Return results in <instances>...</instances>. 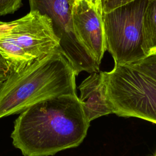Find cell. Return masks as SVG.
Masks as SVG:
<instances>
[{"instance_id":"10","label":"cell","mask_w":156,"mask_h":156,"mask_svg":"<svg viewBox=\"0 0 156 156\" xmlns=\"http://www.w3.org/2000/svg\"><path fill=\"white\" fill-rule=\"evenodd\" d=\"M22 6V0H0V15L13 14Z\"/></svg>"},{"instance_id":"5","label":"cell","mask_w":156,"mask_h":156,"mask_svg":"<svg viewBox=\"0 0 156 156\" xmlns=\"http://www.w3.org/2000/svg\"><path fill=\"white\" fill-rule=\"evenodd\" d=\"M148 0H134L102 13L106 50L115 65H127L146 57L142 50L143 18Z\"/></svg>"},{"instance_id":"12","label":"cell","mask_w":156,"mask_h":156,"mask_svg":"<svg viewBox=\"0 0 156 156\" xmlns=\"http://www.w3.org/2000/svg\"><path fill=\"white\" fill-rule=\"evenodd\" d=\"M10 74L9 65L0 54V85L8 78Z\"/></svg>"},{"instance_id":"13","label":"cell","mask_w":156,"mask_h":156,"mask_svg":"<svg viewBox=\"0 0 156 156\" xmlns=\"http://www.w3.org/2000/svg\"><path fill=\"white\" fill-rule=\"evenodd\" d=\"M92 5H93L98 11L102 13V7H101V0H87Z\"/></svg>"},{"instance_id":"7","label":"cell","mask_w":156,"mask_h":156,"mask_svg":"<svg viewBox=\"0 0 156 156\" xmlns=\"http://www.w3.org/2000/svg\"><path fill=\"white\" fill-rule=\"evenodd\" d=\"M102 16L87 0H74L72 18L76 35L99 65L106 51Z\"/></svg>"},{"instance_id":"3","label":"cell","mask_w":156,"mask_h":156,"mask_svg":"<svg viewBox=\"0 0 156 156\" xmlns=\"http://www.w3.org/2000/svg\"><path fill=\"white\" fill-rule=\"evenodd\" d=\"M105 91L86 113L90 122L108 114L134 117L156 124V82L128 65L103 72Z\"/></svg>"},{"instance_id":"8","label":"cell","mask_w":156,"mask_h":156,"mask_svg":"<svg viewBox=\"0 0 156 156\" xmlns=\"http://www.w3.org/2000/svg\"><path fill=\"white\" fill-rule=\"evenodd\" d=\"M141 48L146 56L156 52V0H148L144 12Z\"/></svg>"},{"instance_id":"6","label":"cell","mask_w":156,"mask_h":156,"mask_svg":"<svg viewBox=\"0 0 156 156\" xmlns=\"http://www.w3.org/2000/svg\"><path fill=\"white\" fill-rule=\"evenodd\" d=\"M30 11H37L51 20L54 34L60 40V50L75 70L99 72V66L77 37L73 22L74 0H28Z\"/></svg>"},{"instance_id":"14","label":"cell","mask_w":156,"mask_h":156,"mask_svg":"<svg viewBox=\"0 0 156 156\" xmlns=\"http://www.w3.org/2000/svg\"><path fill=\"white\" fill-rule=\"evenodd\" d=\"M153 156H156V151H155V152L154 153V154L153 155Z\"/></svg>"},{"instance_id":"4","label":"cell","mask_w":156,"mask_h":156,"mask_svg":"<svg viewBox=\"0 0 156 156\" xmlns=\"http://www.w3.org/2000/svg\"><path fill=\"white\" fill-rule=\"evenodd\" d=\"M60 40L51 19L37 11L11 21H0V54L10 73L17 72L55 51Z\"/></svg>"},{"instance_id":"9","label":"cell","mask_w":156,"mask_h":156,"mask_svg":"<svg viewBox=\"0 0 156 156\" xmlns=\"http://www.w3.org/2000/svg\"><path fill=\"white\" fill-rule=\"evenodd\" d=\"M127 65L140 71L156 82V52Z\"/></svg>"},{"instance_id":"11","label":"cell","mask_w":156,"mask_h":156,"mask_svg":"<svg viewBox=\"0 0 156 156\" xmlns=\"http://www.w3.org/2000/svg\"><path fill=\"white\" fill-rule=\"evenodd\" d=\"M134 0H101L102 13H107L112 10L127 4Z\"/></svg>"},{"instance_id":"2","label":"cell","mask_w":156,"mask_h":156,"mask_svg":"<svg viewBox=\"0 0 156 156\" xmlns=\"http://www.w3.org/2000/svg\"><path fill=\"white\" fill-rule=\"evenodd\" d=\"M77 74L60 51L10 73L0 85V118L62 95H77Z\"/></svg>"},{"instance_id":"1","label":"cell","mask_w":156,"mask_h":156,"mask_svg":"<svg viewBox=\"0 0 156 156\" xmlns=\"http://www.w3.org/2000/svg\"><path fill=\"white\" fill-rule=\"evenodd\" d=\"M90 124L77 95H62L21 112L11 138L24 156H51L79 146Z\"/></svg>"}]
</instances>
